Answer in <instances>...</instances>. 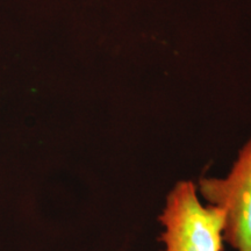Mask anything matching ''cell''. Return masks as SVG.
<instances>
[{
	"label": "cell",
	"mask_w": 251,
	"mask_h": 251,
	"mask_svg": "<svg viewBox=\"0 0 251 251\" xmlns=\"http://www.w3.org/2000/svg\"><path fill=\"white\" fill-rule=\"evenodd\" d=\"M163 251H222L224 213L202 205L193 181L181 180L166 197L159 215Z\"/></svg>",
	"instance_id": "6da1fadb"
},
{
	"label": "cell",
	"mask_w": 251,
	"mask_h": 251,
	"mask_svg": "<svg viewBox=\"0 0 251 251\" xmlns=\"http://www.w3.org/2000/svg\"><path fill=\"white\" fill-rule=\"evenodd\" d=\"M197 190L224 213L222 241L236 251H251V139L225 178L201 177Z\"/></svg>",
	"instance_id": "7a4b0ae2"
}]
</instances>
